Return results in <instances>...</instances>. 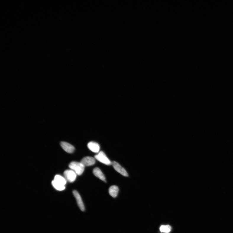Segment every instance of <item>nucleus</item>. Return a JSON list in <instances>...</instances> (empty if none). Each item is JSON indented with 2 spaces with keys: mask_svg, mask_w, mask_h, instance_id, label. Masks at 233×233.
Segmentation results:
<instances>
[{
  "mask_svg": "<svg viewBox=\"0 0 233 233\" xmlns=\"http://www.w3.org/2000/svg\"><path fill=\"white\" fill-rule=\"evenodd\" d=\"M64 174L65 179L69 182H74L76 179L77 174L71 169L65 171Z\"/></svg>",
  "mask_w": 233,
  "mask_h": 233,
  "instance_id": "7ed1b4c3",
  "label": "nucleus"
},
{
  "mask_svg": "<svg viewBox=\"0 0 233 233\" xmlns=\"http://www.w3.org/2000/svg\"><path fill=\"white\" fill-rule=\"evenodd\" d=\"M171 229V227L169 225H162L160 228V230L161 232L168 233L169 232Z\"/></svg>",
  "mask_w": 233,
  "mask_h": 233,
  "instance_id": "f8f14e48",
  "label": "nucleus"
},
{
  "mask_svg": "<svg viewBox=\"0 0 233 233\" xmlns=\"http://www.w3.org/2000/svg\"><path fill=\"white\" fill-rule=\"evenodd\" d=\"M73 194L76 199L79 207L82 211H84L85 210V206L80 194L76 190L73 191Z\"/></svg>",
  "mask_w": 233,
  "mask_h": 233,
  "instance_id": "39448f33",
  "label": "nucleus"
},
{
  "mask_svg": "<svg viewBox=\"0 0 233 233\" xmlns=\"http://www.w3.org/2000/svg\"><path fill=\"white\" fill-rule=\"evenodd\" d=\"M95 158L103 164L108 166L112 165V162H111L105 153L102 151L98 153L97 155L95 156Z\"/></svg>",
  "mask_w": 233,
  "mask_h": 233,
  "instance_id": "f03ea898",
  "label": "nucleus"
},
{
  "mask_svg": "<svg viewBox=\"0 0 233 233\" xmlns=\"http://www.w3.org/2000/svg\"><path fill=\"white\" fill-rule=\"evenodd\" d=\"M80 162L83 164L85 166H90L94 165L96 163L95 159L90 156L85 157L82 159Z\"/></svg>",
  "mask_w": 233,
  "mask_h": 233,
  "instance_id": "423d86ee",
  "label": "nucleus"
},
{
  "mask_svg": "<svg viewBox=\"0 0 233 233\" xmlns=\"http://www.w3.org/2000/svg\"><path fill=\"white\" fill-rule=\"evenodd\" d=\"M88 148L91 151L95 153L99 152L100 147L97 143L94 142H89L88 145Z\"/></svg>",
  "mask_w": 233,
  "mask_h": 233,
  "instance_id": "6e6552de",
  "label": "nucleus"
},
{
  "mask_svg": "<svg viewBox=\"0 0 233 233\" xmlns=\"http://www.w3.org/2000/svg\"><path fill=\"white\" fill-rule=\"evenodd\" d=\"M112 165L114 169L119 173L121 174L123 176L125 177H128V174L126 172L125 169L122 167L117 162L115 161H113L112 163Z\"/></svg>",
  "mask_w": 233,
  "mask_h": 233,
  "instance_id": "20e7f679",
  "label": "nucleus"
},
{
  "mask_svg": "<svg viewBox=\"0 0 233 233\" xmlns=\"http://www.w3.org/2000/svg\"><path fill=\"white\" fill-rule=\"evenodd\" d=\"M70 169L73 170L78 176L81 175L84 172L85 166L82 163L75 161L71 162L69 164Z\"/></svg>",
  "mask_w": 233,
  "mask_h": 233,
  "instance_id": "f257e3e1",
  "label": "nucleus"
},
{
  "mask_svg": "<svg viewBox=\"0 0 233 233\" xmlns=\"http://www.w3.org/2000/svg\"><path fill=\"white\" fill-rule=\"evenodd\" d=\"M52 185L56 190L59 191H62L65 189V186H61L60 185L56 183L54 180L52 181Z\"/></svg>",
  "mask_w": 233,
  "mask_h": 233,
  "instance_id": "ddd939ff",
  "label": "nucleus"
},
{
  "mask_svg": "<svg viewBox=\"0 0 233 233\" xmlns=\"http://www.w3.org/2000/svg\"><path fill=\"white\" fill-rule=\"evenodd\" d=\"M93 173L96 177L99 178V179L103 181L106 182V178L103 173L98 168H95L93 170Z\"/></svg>",
  "mask_w": 233,
  "mask_h": 233,
  "instance_id": "9d476101",
  "label": "nucleus"
},
{
  "mask_svg": "<svg viewBox=\"0 0 233 233\" xmlns=\"http://www.w3.org/2000/svg\"><path fill=\"white\" fill-rule=\"evenodd\" d=\"M54 181L57 184L64 186H65L67 182V180L64 177L59 175H56L55 176Z\"/></svg>",
  "mask_w": 233,
  "mask_h": 233,
  "instance_id": "1a4fd4ad",
  "label": "nucleus"
},
{
  "mask_svg": "<svg viewBox=\"0 0 233 233\" xmlns=\"http://www.w3.org/2000/svg\"><path fill=\"white\" fill-rule=\"evenodd\" d=\"M119 191V188L117 186H112L109 188V193L111 197L115 198L117 196Z\"/></svg>",
  "mask_w": 233,
  "mask_h": 233,
  "instance_id": "9b49d317",
  "label": "nucleus"
},
{
  "mask_svg": "<svg viewBox=\"0 0 233 233\" xmlns=\"http://www.w3.org/2000/svg\"><path fill=\"white\" fill-rule=\"evenodd\" d=\"M60 145L63 150L67 153H72L74 151L75 147L69 143L62 142L61 143Z\"/></svg>",
  "mask_w": 233,
  "mask_h": 233,
  "instance_id": "0eeeda50",
  "label": "nucleus"
}]
</instances>
